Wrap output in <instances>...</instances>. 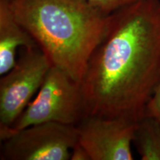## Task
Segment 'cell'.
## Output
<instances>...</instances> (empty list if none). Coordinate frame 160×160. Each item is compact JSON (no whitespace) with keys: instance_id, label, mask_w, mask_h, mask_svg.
Wrapping results in <instances>:
<instances>
[{"instance_id":"6da1fadb","label":"cell","mask_w":160,"mask_h":160,"mask_svg":"<svg viewBox=\"0 0 160 160\" xmlns=\"http://www.w3.org/2000/svg\"><path fill=\"white\" fill-rule=\"evenodd\" d=\"M160 82V0H140L111 13L82 85L88 115L137 123Z\"/></svg>"},{"instance_id":"7a4b0ae2","label":"cell","mask_w":160,"mask_h":160,"mask_svg":"<svg viewBox=\"0 0 160 160\" xmlns=\"http://www.w3.org/2000/svg\"><path fill=\"white\" fill-rule=\"evenodd\" d=\"M12 8L51 65L82 82L109 15L87 0H13Z\"/></svg>"},{"instance_id":"3957f363","label":"cell","mask_w":160,"mask_h":160,"mask_svg":"<svg viewBox=\"0 0 160 160\" xmlns=\"http://www.w3.org/2000/svg\"><path fill=\"white\" fill-rule=\"evenodd\" d=\"M87 115L82 83L62 69L51 66L34 99L11 127L0 130V139L40 123L52 122L77 126Z\"/></svg>"},{"instance_id":"277c9868","label":"cell","mask_w":160,"mask_h":160,"mask_svg":"<svg viewBox=\"0 0 160 160\" xmlns=\"http://www.w3.org/2000/svg\"><path fill=\"white\" fill-rule=\"evenodd\" d=\"M51 66L39 47L22 48L16 65L0 80V130L15 122L39 91Z\"/></svg>"},{"instance_id":"5b68a950","label":"cell","mask_w":160,"mask_h":160,"mask_svg":"<svg viewBox=\"0 0 160 160\" xmlns=\"http://www.w3.org/2000/svg\"><path fill=\"white\" fill-rule=\"evenodd\" d=\"M1 142L2 160H69L78 131L77 126L51 122L13 132Z\"/></svg>"},{"instance_id":"8992f818","label":"cell","mask_w":160,"mask_h":160,"mask_svg":"<svg viewBox=\"0 0 160 160\" xmlns=\"http://www.w3.org/2000/svg\"><path fill=\"white\" fill-rule=\"evenodd\" d=\"M136 124L123 118L87 115L77 125L78 142L91 160H132Z\"/></svg>"},{"instance_id":"52a82bcc","label":"cell","mask_w":160,"mask_h":160,"mask_svg":"<svg viewBox=\"0 0 160 160\" xmlns=\"http://www.w3.org/2000/svg\"><path fill=\"white\" fill-rule=\"evenodd\" d=\"M0 0V75L5 74L17 63L18 48L39 47L32 36L16 19L12 2Z\"/></svg>"},{"instance_id":"ba28073f","label":"cell","mask_w":160,"mask_h":160,"mask_svg":"<svg viewBox=\"0 0 160 160\" xmlns=\"http://www.w3.org/2000/svg\"><path fill=\"white\" fill-rule=\"evenodd\" d=\"M133 143L142 160H160V121L145 115L136 124Z\"/></svg>"},{"instance_id":"9c48e42d","label":"cell","mask_w":160,"mask_h":160,"mask_svg":"<svg viewBox=\"0 0 160 160\" xmlns=\"http://www.w3.org/2000/svg\"><path fill=\"white\" fill-rule=\"evenodd\" d=\"M88 2L107 15L122 8L137 2L140 0H87Z\"/></svg>"},{"instance_id":"30bf717a","label":"cell","mask_w":160,"mask_h":160,"mask_svg":"<svg viewBox=\"0 0 160 160\" xmlns=\"http://www.w3.org/2000/svg\"><path fill=\"white\" fill-rule=\"evenodd\" d=\"M145 115L156 117H160V82L156 89L153 97L148 105Z\"/></svg>"},{"instance_id":"8fae6325","label":"cell","mask_w":160,"mask_h":160,"mask_svg":"<svg viewBox=\"0 0 160 160\" xmlns=\"http://www.w3.org/2000/svg\"><path fill=\"white\" fill-rule=\"evenodd\" d=\"M71 160H91V157L82 145L78 142L71 150Z\"/></svg>"},{"instance_id":"7c38bea8","label":"cell","mask_w":160,"mask_h":160,"mask_svg":"<svg viewBox=\"0 0 160 160\" xmlns=\"http://www.w3.org/2000/svg\"><path fill=\"white\" fill-rule=\"evenodd\" d=\"M158 118H159V121H160V117H158Z\"/></svg>"}]
</instances>
